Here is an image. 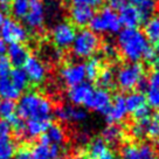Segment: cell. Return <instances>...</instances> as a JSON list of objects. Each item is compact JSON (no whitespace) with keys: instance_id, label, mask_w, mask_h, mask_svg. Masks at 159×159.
<instances>
[{"instance_id":"cell-20","label":"cell","mask_w":159,"mask_h":159,"mask_svg":"<svg viewBox=\"0 0 159 159\" xmlns=\"http://www.w3.org/2000/svg\"><path fill=\"white\" fill-rule=\"evenodd\" d=\"M21 93L16 90L8 76H0V99L15 101L20 97Z\"/></svg>"},{"instance_id":"cell-44","label":"cell","mask_w":159,"mask_h":159,"mask_svg":"<svg viewBox=\"0 0 159 159\" xmlns=\"http://www.w3.org/2000/svg\"><path fill=\"white\" fill-rule=\"evenodd\" d=\"M103 50H104L105 54L108 55V56H112V55L115 54V49L111 45H105L104 48H103Z\"/></svg>"},{"instance_id":"cell-47","label":"cell","mask_w":159,"mask_h":159,"mask_svg":"<svg viewBox=\"0 0 159 159\" xmlns=\"http://www.w3.org/2000/svg\"><path fill=\"white\" fill-rule=\"evenodd\" d=\"M152 122H153V123H156V124L159 126V110L153 115V119H152Z\"/></svg>"},{"instance_id":"cell-48","label":"cell","mask_w":159,"mask_h":159,"mask_svg":"<svg viewBox=\"0 0 159 159\" xmlns=\"http://www.w3.org/2000/svg\"><path fill=\"white\" fill-rule=\"evenodd\" d=\"M11 1H12V0H0V6H1V7H6V6L10 5Z\"/></svg>"},{"instance_id":"cell-9","label":"cell","mask_w":159,"mask_h":159,"mask_svg":"<svg viewBox=\"0 0 159 159\" xmlns=\"http://www.w3.org/2000/svg\"><path fill=\"white\" fill-rule=\"evenodd\" d=\"M60 79L68 87H75L85 80V67L84 63L75 62L65 65L60 70Z\"/></svg>"},{"instance_id":"cell-19","label":"cell","mask_w":159,"mask_h":159,"mask_svg":"<svg viewBox=\"0 0 159 159\" xmlns=\"http://www.w3.org/2000/svg\"><path fill=\"white\" fill-rule=\"evenodd\" d=\"M7 59L11 62L12 66H15L16 68H20L24 66L25 61L30 56V50L24 43H13V45L7 46L6 49Z\"/></svg>"},{"instance_id":"cell-32","label":"cell","mask_w":159,"mask_h":159,"mask_svg":"<svg viewBox=\"0 0 159 159\" xmlns=\"http://www.w3.org/2000/svg\"><path fill=\"white\" fill-rule=\"evenodd\" d=\"M145 101L149 103L150 107L152 109L159 110V88L149 83L145 89Z\"/></svg>"},{"instance_id":"cell-46","label":"cell","mask_w":159,"mask_h":159,"mask_svg":"<svg viewBox=\"0 0 159 159\" xmlns=\"http://www.w3.org/2000/svg\"><path fill=\"white\" fill-rule=\"evenodd\" d=\"M4 21H5V12H4V8L0 6V27H1Z\"/></svg>"},{"instance_id":"cell-15","label":"cell","mask_w":159,"mask_h":159,"mask_svg":"<svg viewBox=\"0 0 159 159\" xmlns=\"http://www.w3.org/2000/svg\"><path fill=\"white\" fill-rule=\"evenodd\" d=\"M128 115V109L125 104V97L123 95H116L111 102L109 111L107 112V122L109 124H116L122 122Z\"/></svg>"},{"instance_id":"cell-36","label":"cell","mask_w":159,"mask_h":159,"mask_svg":"<svg viewBox=\"0 0 159 159\" xmlns=\"http://www.w3.org/2000/svg\"><path fill=\"white\" fill-rule=\"evenodd\" d=\"M12 71V65L6 56L0 57V76H10Z\"/></svg>"},{"instance_id":"cell-1","label":"cell","mask_w":159,"mask_h":159,"mask_svg":"<svg viewBox=\"0 0 159 159\" xmlns=\"http://www.w3.org/2000/svg\"><path fill=\"white\" fill-rule=\"evenodd\" d=\"M117 45L122 55L131 63H137L140 60L152 62L154 57V52L150 46L149 40L138 28L119 30Z\"/></svg>"},{"instance_id":"cell-50","label":"cell","mask_w":159,"mask_h":159,"mask_svg":"<svg viewBox=\"0 0 159 159\" xmlns=\"http://www.w3.org/2000/svg\"><path fill=\"white\" fill-rule=\"evenodd\" d=\"M157 148H158V150H159V142L157 143Z\"/></svg>"},{"instance_id":"cell-18","label":"cell","mask_w":159,"mask_h":159,"mask_svg":"<svg viewBox=\"0 0 159 159\" xmlns=\"http://www.w3.org/2000/svg\"><path fill=\"white\" fill-rule=\"evenodd\" d=\"M50 125V122L47 120H25L21 130L20 137L27 139H34L41 137Z\"/></svg>"},{"instance_id":"cell-54","label":"cell","mask_w":159,"mask_h":159,"mask_svg":"<svg viewBox=\"0 0 159 159\" xmlns=\"http://www.w3.org/2000/svg\"><path fill=\"white\" fill-rule=\"evenodd\" d=\"M57 159H60V158H57Z\"/></svg>"},{"instance_id":"cell-5","label":"cell","mask_w":159,"mask_h":159,"mask_svg":"<svg viewBox=\"0 0 159 159\" xmlns=\"http://www.w3.org/2000/svg\"><path fill=\"white\" fill-rule=\"evenodd\" d=\"M143 79H144V67L138 62L122 67L116 75L117 84L124 91H131L132 89L137 88L139 82Z\"/></svg>"},{"instance_id":"cell-41","label":"cell","mask_w":159,"mask_h":159,"mask_svg":"<svg viewBox=\"0 0 159 159\" xmlns=\"http://www.w3.org/2000/svg\"><path fill=\"white\" fill-rule=\"evenodd\" d=\"M154 57L152 60V63H153L154 68L157 70H159V42L158 43H156V47H154Z\"/></svg>"},{"instance_id":"cell-17","label":"cell","mask_w":159,"mask_h":159,"mask_svg":"<svg viewBox=\"0 0 159 159\" xmlns=\"http://www.w3.org/2000/svg\"><path fill=\"white\" fill-rule=\"evenodd\" d=\"M70 20L75 26L77 27H85L89 25L93 16H94V10L91 7H88L85 5H79L73 4L69 11Z\"/></svg>"},{"instance_id":"cell-53","label":"cell","mask_w":159,"mask_h":159,"mask_svg":"<svg viewBox=\"0 0 159 159\" xmlns=\"http://www.w3.org/2000/svg\"><path fill=\"white\" fill-rule=\"evenodd\" d=\"M109 1H111V0H109Z\"/></svg>"},{"instance_id":"cell-33","label":"cell","mask_w":159,"mask_h":159,"mask_svg":"<svg viewBox=\"0 0 159 159\" xmlns=\"http://www.w3.org/2000/svg\"><path fill=\"white\" fill-rule=\"evenodd\" d=\"M15 145L8 137L0 138V159H13Z\"/></svg>"},{"instance_id":"cell-29","label":"cell","mask_w":159,"mask_h":159,"mask_svg":"<svg viewBox=\"0 0 159 159\" xmlns=\"http://www.w3.org/2000/svg\"><path fill=\"white\" fill-rule=\"evenodd\" d=\"M30 0H12L11 1V12L15 20H24L28 13Z\"/></svg>"},{"instance_id":"cell-12","label":"cell","mask_w":159,"mask_h":159,"mask_svg":"<svg viewBox=\"0 0 159 159\" xmlns=\"http://www.w3.org/2000/svg\"><path fill=\"white\" fill-rule=\"evenodd\" d=\"M93 91H94L93 85L87 82H82L75 87H71L67 96L75 107H85Z\"/></svg>"},{"instance_id":"cell-43","label":"cell","mask_w":159,"mask_h":159,"mask_svg":"<svg viewBox=\"0 0 159 159\" xmlns=\"http://www.w3.org/2000/svg\"><path fill=\"white\" fill-rule=\"evenodd\" d=\"M6 49H7V43L0 38V57L6 54Z\"/></svg>"},{"instance_id":"cell-13","label":"cell","mask_w":159,"mask_h":159,"mask_svg":"<svg viewBox=\"0 0 159 159\" xmlns=\"http://www.w3.org/2000/svg\"><path fill=\"white\" fill-rule=\"evenodd\" d=\"M56 118L61 122H71V123H80L87 119L88 114L80 107L75 105H65L60 107L55 110Z\"/></svg>"},{"instance_id":"cell-52","label":"cell","mask_w":159,"mask_h":159,"mask_svg":"<svg viewBox=\"0 0 159 159\" xmlns=\"http://www.w3.org/2000/svg\"><path fill=\"white\" fill-rule=\"evenodd\" d=\"M153 159H159V158H153Z\"/></svg>"},{"instance_id":"cell-26","label":"cell","mask_w":159,"mask_h":159,"mask_svg":"<svg viewBox=\"0 0 159 159\" xmlns=\"http://www.w3.org/2000/svg\"><path fill=\"white\" fill-rule=\"evenodd\" d=\"M108 151V144L102 138L93 139L88 146V156L90 159H98Z\"/></svg>"},{"instance_id":"cell-7","label":"cell","mask_w":159,"mask_h":159,"mask_svg":"<svg viewBox=\"0 0 159 159\" xmlns=\"http://www.w3.org/2000/svg\"><path fill=\"white\" fill-rule=\"evenodd\" d=\"M76 30L73 24L67 21L57 22L52 30V40L60 49H67L71 47Z\"/></svg>"},{"instance_id":"cell-14","label":"cell","mask_w":159,"mask_h":159,"mask_svg":"<svg viewBox=\"0 0 159 159\" xmlns=\"http://www.w3.org/2000/svg\"><path fill=\"white\" fill-rule=\"evenodd\" d=\"M123 159H153L154 150L148 143L142 144H130L123 148L122 151Z\"/></svg>"},{"instance_id":"cell-28","label":"cell","mask_w":159,"mask_h":159,"mask_svg":"<svg viewBox=\"0 0 159 159\" xmlns=\"http://www.w3.org/2000/svg\"><path fill=\"white\" fill-rule=\"evenodd\" d=\"M136 8L142 18V21L149 20L151 16H153L154 12L157 11V1L156 0H140L138 5L136 6Z\"/></svg>"},{"instance_id":"cell-38","label":"cell","mask_w":159,"mask_h":159,"mask_svg":"<svg viewBox=\"0 0 159 159\" xmlns=\"http://www.w3.org/2000/svg\"><path fill=\"white\" fill-rule=\"evenodd\" d=\"M13 159H30V150L28 148H20L15 150Z\"/></svg>"},{"instance_id":"cell-40","label":"cell","mask_w":159,"mask_h":159,"mask_svg":"<svg viewBox=\"0 0 159 159\" xmlns=\"http://www.w3.org/2000/svg\"><path fill=\"white\" fill-rule=\"evenodd\" d=\"M11 132V126L10 124L2 120L0 118V138H5V137H8Z\"/></svg>"},{"instance_id":"cell-30","label":"cell","mask_w":159,"mask_h":159,"mask_svg":"<svg viewBox=\"0 0 159 159\" xmlns=\"http://www.w3.org/2000/svg\"><path fill=\"white\" fill-rule=\"evenodd\" d=\"M85 67V77L89 79L90 81H96L98 77L99 73L102 70V65L101 60L98 57H93L90 59L84 65Z\"/></svg>"},{"instance_id":"cell-55","label":"cell","mask_w":159,"mask_h":159,"mask_svg":"<svg viewBox=\"0 0 159 159\" xmlns=\"http://www.w3.org/2000/svg\"><path fill=\"white\" fill-rule=\"evenodd\" d=\"M41 1H42V0H41Z\"/></svg>"},{"instance_id":"cell-4","label":"cell","mask_w":159,"mask_h":159,"mask_svg":"<svg viewBox=\"0 0 159 159\" xmlns=\"http://www.w3.org/2000/svg\"><path fill=\"white\" fill-rule=\"evenodd\" d=\"M99 47V39L97 34L90 30H79L75 34L74 41L71 43L73 54L79 59H87L96 53Z\"/></svg>"},{"instance_id":"cell-22","label":"cell","mask_w":159,"mask_h":159,"mask_svg":"<svg viewBox=\"0 0 159 159\" xmlns=\"http://www.w3.org/2000/svg\"><path fill=\"white\" fill-rule=\"evenodd\" d=\"M123 130L117 124H109L102 132V139L110 145H117L123 139Z\"/></svg>"},{"instance_id":"cell-31","label":"cell","mask_w":159,"mask_h":159,"mask_svg":"<svg viewBox=\"0 0 159 159\" xmlns=\"http://www.w3.org/2000/svg\"><path fill=\"white\" fill-rule=\"evenodd\" d=\"M115 80H116V76L114 74V70L110 69V68H105V69L101 70L96 81L98 82L99 87L102 89H109V88L114 87Z\"/></svg>"},{"instance_id":"cell-35","label":"cell","mask_w":159,"mask_h":159,"mask_svg":"<svg viewBox=\"0 0 159 159\" xmlns=\"http://www.w3.org/2000/svg\"><path fill=\"white\" fill-rule=\"evenodd\" d=\"M134 114V120H145V119H151V110L149 107L143 105L132 112Z\"/></svg>"},{"instance_id":"cell-21","label":"cell","mask_w":159,"mask_h":159,"mask_svg":"<svg viewBox=\"0 0 159 159\" xmlns=\"http://www.w3.org/2000/svg\"><path fill=\"white\" fill-rule=\"evenodd\" d=\"M30 159H53L50 153V143L42 134L40 142L30 149Z\"/></svg>"},{"instance_id":"cell-23","label":"cell","mask_w":159,"mask_h":159,"mask_svg":"<svg viewBox=\"0 0 159 159\" xmlns=\"http://www.w3.org/2000/svg\"><path fill=\"white\" fill-rule=\"evenodd\" d=\"M144 35L149 42H159V14L151 16L149 20H146L144 26Z\"/></svg>"},{"instance_id":"cell-16","label":"cell","mask_w":159,"mask_h":159,"mask_svg":"<svg viewBox=\"0 0 159 159\" xmlns=\"http://www.w3.org/2000/svg\"><path fill=\"white\" fill-rule=\"evenodd\" d=\"M117 14H118L120 25L124 26L125 28H137L143 22L137 8L128 2H125L119 8Z\"/></svg>"},{"instance_id":"cell-25","label":"cell","mask_w":159,"mask_h":159,"mask_svg":"<svg viewBox=\"0 0 159 159\" xmlns=\"http://www.w3.org/2000/svg\"><path fill=\"white\" fill-rule=\"evenodd\" d=\"M8 77H10L11 82L13 83V85L16 88V90L20 91V93L25 91L28 88L30 81H28V77H27V75H26V73L24 71L22 68H15V69H13L11 71Z\"/></svg>"},{"instance_id":"cell-45","label":"cell","mask_w":159,"mask_h":159,"mask_svg":"<svg viewBox=\"0 0 159 159\" xmlns=\"http://www.w3.org/2000/svg\"><path fill=\"white\" fill-rule=\"evenodd\" d=\"M98 159H116V157H115L114 153H111L110 151H108L107 153H104L102 157H99Z\"/></svg>"},{"instance_id":"cell-3","label":"cell","mask_w":159,"mask_h":159,"mask_svg":"<svg viewBox=\"0 0 159 159\" xmlns=\"http://www.w3.org/2000/svg\"><path fill=\"white\" fill-rule=\"evenodd\" d=\"M89 26L90 30L95 34H116L122 27L117 12L110 7H104L99 13L95 14Z\"/></svg>"},{"instance_id":"cell-2","label":"cell","mask_w":159,"mask_h":159,"mask_svg":"<svg viewBox=\"0 0 159 159\" xmlns=\"http://www.w3.org/2000/svg\"><path fill=\"white\" fill-rule=\"evenodd\" d=\"M16 104V114L24 120H47L53 114V105L43 94L38 91H27L20 95Z\"/></svg>"},{"instance_id":"cell-51","label":"cell","mask_w":159,"mask_h":159,"mask_svg":"<svg viewBox=\"0 0 159 159\" xmlns=\"http://www.w3.org/2000/svg\"><path fill=\"white\" fill-rule=\"evenodd\" d=\"M77 159H85V158H77Z\"/></svg>"},{"instance_id":"cell-10","label":"cell","mask_w":159,"mask_h":159,"mask_svg":"<svg viewBox=\"0 0 159 159\" xmlns=\"http://www.w3.org/2000/svg\"><path fill=\"white\" fill-rule=\"evenodd\" d=\"M24 71L26 73L28 81L33 84H41L47 76V68L45 63L36 56H28L22 66Z\"/></svg>"},{"instance_id":"cell-8","label":"cell","mask_w":159,"mask_h":159,"mask_svg":"<svg viewBox=\"0 0 159 159\" xmlns=\"http://www.w3.org/2000/svg\"><path fill=\"white\" fill-rule=\"evenodd\" d=\"M46 20V8L41 0H30V6L28 13L24 18L26 27L30 30H41L43 28Z\"/></svg>"},{"instance_id":"cell-24","label":"cell","mask_w":159,"mask_h":159,"mask_svg":"<svg viewBox=\"0 0 159 159\" xmlns=\"http://www.w3.org/2000/svg\"><path fill=\"white\" fill-rule=\"evenodd\" d=\"M43 136L50 144L59 145V146L65 142L66 139L65 130L62 129V126H60L59 124H50L48 126V129L46 130Z\"/></svg>"},{"instance_id":"cell-6","label":"cell","mask_w":159,"mask_h":159,"mask_svg":"<svg viewBox=\"0 0 159 159\" xmlns=\"http://www.w3.org/2000/svg\"><path fill=\"white\" fill-rule=\"evenodd\" d=\"M0 38L6 43H24L28 39V30L15 19H5L0 27Z\"/></svg>"},{"instance_id":"cell-34","label":"cell","mask_w":159,"mask_h":159,"mask_svg":"<svg viewBox=\"0 0 159 159\" xmlns=\"http://www.w3.org/2000/svg\"><path fill=\"white\" fill-rule=\"evenodd\" d=\"M151 119H145V120H134V124L132 126V134L136 138H143L146 137V131L149 126Z\"/></svg>"},{"instance_id":"cell-27","label":"cell","mask_w":159,"mask_h":159,"mask_svg":"<svg viewBox=\"0 0 159 159\" xmlns=\"http://www.w3.org/2000/svg\"><path fill=\"white\" fill-rule=\"evenodd\" d=\"M145 103H146L145 95L140 91H132L125 97V104H126L128 112H134L138 108L145 105Z\"/></svg>"},{"instance_id":"cell-49","label":"cell","mask_w":159,"mask_h":159,"mask_svg":"<svg viewBox=\"0 0 159 159\" xmlns=\"http://www.w3.org/2000/svg\"><path fill=\"white\" fill-rule=\"evenodd\" d=\"M140 1V0H128V4H130V5H132V6H136L138 5V2Z\"/></svg>"},{"instance_id":"cell-42","label":"cell","mask_w":159,"mask_h":159,"mask_svg":"<svg viewBox=\"0 0 159 159\" xmlns=\"http://www.w3.org/2000/svg\"><path fill=\"white\" fill-rule=\"evenodd\" d=\"M150 83L159 88V70H157L154 74H152L151 79H150Z\"/></svg>"},{"instance_id":"cell-11","label":"cell","mask_w":159,"mask_h":159,"mask_svg":"<svg viewBox=\"0 0 159 159\" xmlns=\"http://www.w3.org/2000/svg\"><path fill=\"white\" fill-rule=\"evenodd\" d=\"M111 102H112V98L109 91L107 89L98 88V89H94L88 103L85 104V108L96 111L98 114L107 115L110 109Z\"/></svg>"},{"instance_id":"cell-39","label":"cell","mask_w":159,"mask_h":159,"mask_svg":"<svg viewBox=\"0 0 159 159\" xmlns=\"http://www.w3.org/2000/svg\"><path fill=\"white\" fill-rule=\"evenodd\" d=\"M146 137L150 138H159V126L153 122H150L149 126H148V131H146Z\"/></svg>"},{"instance_id":"cell-37","label":"cell","mask_w":159,"mask_h":159,"mask_svg":"<svg viewBox=\"0 0 159 159\" xmlns=\"http://www.w3.org/2000/svg\"><path fill=\"white\" fill-rule=\"evenodd\" d=\"M74 4H79V5H85L88 7H91L93 10L97 8L102 5V1L103 0H73Z\"/></svg>"}]
</instances>
